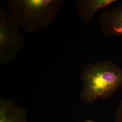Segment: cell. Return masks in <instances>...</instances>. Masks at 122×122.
<instances>
[{"label":"cell","mask_w":122,"mask_h":122,"mask_svg":"<svg viewBox=\"0 0 122 122\" xmlns=\"http://www.w3.org/2000/svg\"><path fill=\"white\" fill-rule=\"evenodd\" d=\"M0 122H27L24 118L18 117H4L1 118Z\"/></svg>","instance_id":"obj_6"},{"label":"cell","mask_w":122,"mask_h":122,"mask_svg":"<svg viewBox=\"0 0 122 122\" xmlns=\"http://www.w3.org/2000/svg\"><path fill=\"white\" fill-rule=\"evenodd\" d=\"M115 0H79L76 4V12L83 22L91 21L96 11L105 8Z\"/></svg>","instance_id":"obj_5"},{"label":"cell","mask_w":122,"mask_h":122,"mask_svg":"<svg viewBox=\"0 0 122 122\" xmlns=\"http://www.w3.org/2000/svg\"><path fill=\"white\" fill-rule=\"evenodd\" d=\"M81 79L83 87L81 98L92 103L99 98L106 99L122 86V69L111 61H101L84 66Z\"/></svg>","instance_id":"obj_1"},{"label":"cell","mask_w":122,"mask_h":122,"mask_svg":"<svg viewBox=\"0 0 122 122\" xmlns=\"http://www.w3.org/2000/svg\"><path fill=\"white\" fill-rule=\"evenodd\" d=\"M25 44L19 27L8 10L0 8V62L1 65L14 59Z\"/></svg>","instance_id":"obj_3"},{"label":"cell","mask_w":122,"mask_h":122,"mask_svg":"<svg viewBox=\"0 0 122 122\" xmlns=\"http://www.w3.org/2000/svg\"><path fill=\"white\" fill-rule=\"evenodd\" d=\"M65 0H7L10 14L19 28L33 33L53 21Z\"/></svg>","instance_id":"obj_2"},{"label":"cell","mask_w":122,"mask_h":122,"mask_svg":"<svg viewBox=\"0 0 122 122\" xmlns=\"http://www.w3.org/2000/svg\"><path fill=\"white\" fill-rule=\"evenodd\" d=\"M99 18L100 29L103 35L122 36V4L113 8L106 9Z\"/></svg>","instance_id":"obj_4"},{"label":"cell","mask_w":122,"mask_h":122,"mask_svg":"<svg viewBox=\"0 0 122 122\" xmlns=\"http://www.w3.org/2000/svg\"><path fill=\"white\" fill-rule=\"evenodd\" d=\"M93 122V121H90V120H89V121H86V122Z\"/></svg>","instance_id":"obj_8"},{"label":"cell","mask_w":122,"mask_h":122,"mask_svg":"<svg viewBox=\"0 0 122 122\" xmlns=\"http://www.w3.org/2000/svg\"><path fill=\"white\" fill-rule=\"evenodd\" d=\"M114 120L115 122H122V99L119 102Z\"/></svg>","instance_id":"obj_7"}]
</instances>
